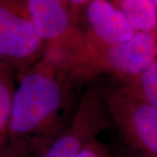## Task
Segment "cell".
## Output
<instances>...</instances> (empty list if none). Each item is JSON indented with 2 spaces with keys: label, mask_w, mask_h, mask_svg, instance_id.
<instances>
[{
  "label": "cell",
  "mask_w": 157,
  "mask_h": 157,
  "mask_svg": "<svg viewBox=\"0 0 157 157\" xmlns=\"http://www.w3.org/2000/svg\"><path fill=\"white\" fill-rule=\"evenodd\" d=\"M93 82L73 62L45 52L17 76L8 141L25 157L39 155L67 127Z\"/></svg>",
  "instance_id": "cell-1"
},
{
  "label": "cell",
  "mask_w": 157,
  "mask_h": 157,
  "mask_svg": "<svg viewBox=\"0 0 157 157\" xmlns=\"http://www.w3.org/2000/svg\"><path fill=\"white\" fill-rule=\"evenodd\" d=\"M45 52L56 54L85 68L87 45L79 27L78 10L65 0H24Z\"/></svg>",
  "instance_id": "cell-2"
},
{
  "label": "cell",
  "mask_w": 157,
  "mask_h": 157,
  "mask_svg": "<svg viewBox=\"0 0 157 157\" xmlns=\"http://www.w3.org/2000/svg\"><path fill=\"white\" fill-rule=\"evenodd\" d=\"M104 100L125 148L138 157H157V108L133 98L120 85L105 88Z\"/></svg>",
  "instance_id": "cell-3"
},
{
  "label": "cell",
  "mask_w": 157,
  "mask_h": 157,
  "mask_svg": "<svg viewBox=\"0 0 157 157\" xmlns=\"http://www.w3.org/2000/svg\"><path fill=\"white\" fill-rule=\"evenodd\" d=\"M105 88L90 84L67 127L36 157H77L91 141L111 126L104 100Z\"/></svg>",
  "instance_id": "cell-4"
},
{
  "label": "cell",
  "mask_w": 157,
  "mask_h": 157,
  "mask_svg": "<svg viewBox=\"0 0 157 157\" xmlns=\"http://www.w3.org/2000/svg\"><path fill=\"white\" fill-rule=\"evenodd\" d=\"M45 44L37 33L24 0H0V62L17 76L39 60Z\"/></svg>",
  "instance_id": "cell-5"
},
{
  "label": "cell",
  "mask_w": 157,
  "mask_h": 157,
  "mask_svg": "<svg viewBox=\"0 0 157 157\" xmlns=\"http://www.w3.org/2000/svg\"><path fill=\"white\" fill-rule=\"evenodd\" d=\"M157 60V33L135 32L128 40L110 45L92 58L90 72L94 78L107 74L126 84Z\"/></svg>",
  "instance_id": "cell-6"
},
{
  "label": "cell",
  "mask_w": 157,
  "mask_h": 157,
  "mask_svg": "<svg viewBox=\"0 0 157 157\" xmlns=\"http://www.w3.org/2000/svg\"><path fill=\"white\" fill-rule=\"evenodd\" d=\"M87 45L86 67L102 49L130 39L135 31L122 12L110 0H90L84 6Z\"/></svg>",
  "instance_id": "cell-7"
},
{
  "label": "cell",
  "mask_w": 157,
  "mask_h": 157,
  "mask_svg": "<svg viewBox=\"0 0 157 157\" xmlns=\"http://www.w3.org/2000/svg\"><path fill=\"white\" fill-rule=\"evenodd\" d=\"M135 32L157 33V11L153 0H110Z\"/></svg>",
  "instance_id": "cell-8"
},
{
  "label": "cell",
  "mask_w": 157,
  "mask_h": 157,
  "mask_svg": "<svg viewBox=\"0 0 157 157\" xmlns=\"http://www.w3.org/2000/svg\"><path fill=\"white\" fill-rule=\"evenodd\" d=\"M17 73L6 64H0V147L8 141L12 102Z\"/></svg>",
  "instance_id": "cell-9"
},
{
  "label": "cell",
  "mask_w": 157,
  "mask_h": 157,
  "mask_svg": "<svg viewBox=\"0 0 157 157\" xmlns=\"http://www.w3.org/2000/svg\"><path fill=\"white\" fill-rule=\"evenodd\" d=\"M120 86L133 98L157 108V60L133 80Z\"/></svg>",
  "instance_id": "cell-10"
},
{
  "label": "cell",
  "mask_w": 157,
  "mask_h": 157,
  "mask_svg": "<svg viewBox=\"0 0 157 157\" xmlns=\"http://www.w3.org/2000/svg\"><path fill=\"white\" fill-rule=\"evenodd\" d=\"M77 157H113V155L107 147L96 139L85 147Z\"/></svg>",
  "instance_id": "cell-11"
},
{
  "label": "cell",
  "mask_w": 157,
  "mask_h": 157,
  "mask_svg": "<svg viewBox=\"0 0 157 157\" xmlns=\"http://www.w3.org/2000/svg\"><path fill=\"white\" fill-rule=\"evenodd\" d=\"M0 157H25L20 149L13 146L9 141L0 147Z\"/></svg>",
  "instance_id": "cell-12"
},
{
  "label": "cell",
  "mask_w": 157,
  "mask_h": 157,
  "mask_svg": "<svg viewBox=\"0 0 157 157\" xmlns=\"http://www.w3.org/2000/svg\"><path fill=\"white\" fill-rule=\"evenodd\" d=\"M71 6H73L74 9L79 10L81 7H84L90 0H65Z\"/></svg>",
  "instance_id": "cell-13"
},
{
  "label": "cell",
  "mask_w": 157,
  "mask_h": 157,
  "mask_svg": "<svg viewBox=\"0 0 157 157\" xmlns=\"http://www.w3.org/2000/svg\"><path fill=\"white\" fill-rule=\"evenodd\" d=\"M113 157H138L137 155H135V154L128 151L126 148H124L121 151L116 152V153H113Z\"/></svg>",
  "instance_id": "cell-14"
},
{
  "label": "cell",
  "mask_w": 157,
  "mask_h": 157,
  "mask_svg": "<svg viewBox=\"0 0 157 157\" xmlns=\"http://www.w3.org/2000/svg\"><path fill=\"white\" fill-rule=\"evenodd\" d=\"M153 2H154V5L155 6V9H156L157 11V0H153Z\"/></svg>",
  "instance_id": "cell-15"
},
{
  "label": "cell",
  "mask_w": 157,
  "mask_h": 157,
  "mask_svg": "<svg viewBox=\"0 0 157 157\" xmlns=\"http://www.w3.org/2000/svg\"><path fill=\"white\" fill-rule=\"evenodd\" d=\"M0 64H1V62H0Z\"/></svg>",
  "instance_id": "cell-16"
}]
</instances>
